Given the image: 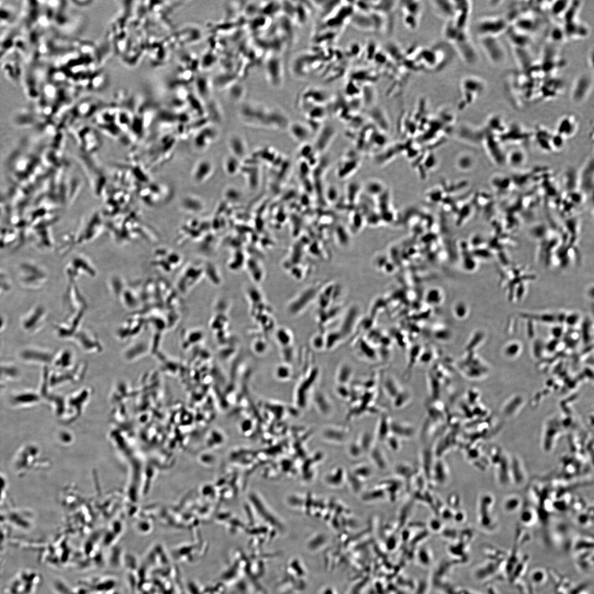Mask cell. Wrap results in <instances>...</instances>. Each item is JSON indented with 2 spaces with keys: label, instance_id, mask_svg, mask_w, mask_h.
Instances as JSON below:
<instances>
[{
  "label": "cell",
  "instance_id": "1",
  "mask_svg": "<svg viewBox=\"0 0 594 594\" xmlns=\"http://www.w3.org/2000/svg\"><path fill=\"white\" fill-rule=\"evenodd\" d=\"M495 497L490 493H485L479 503L478 522L483 529L494 531L498 526L495 511Z\"/></svg>",
  "mask_w": 594,
  "mask_h": 594
},
{
  "label": "cell",
  "instance_id": "2",
  "mask_svg": "<svg viewBox=\"0 0 594 594\" xmlns=\"http://www.w3.org/2000/svg\"><path fill=\"white\" fill-rule=\"evenodd\" d=\"M509 26L506 18L501 16L485 17L479 20L476 26V31L481 37L499 36L506 33Z\"/></svg>",
  "mask_w": 594,
  "mask_h": 594
},
{
  "label": "cell",
  "instance_id": "3",
  "mask_svg": "<svg viewBox=\"0 0 594 594\" xmlns=\"http://www.w3.org/2000/svg\"><path fill=\"white\" fill-rule=\"evenodd\" d=\"M481 44L485 53L490 63L495 65H501L506 58V52L504 45L499 37L484 36L481 37Z\"/></svg>",
  "mask_w": 594,
  "mask_h": 594
},
{
  "label": "cell",
  "instance_id": "4",
  "mask_svg": "<svg viewBox=\"0 0 594 594\" xmlns=\"http://www.w3.org/2000/svg\"><path fill=\"white\" fill-rule=\"evenodd\" d=\"M593 87V77L587 73L581 74L573 84L571 98L575 104H581L589 96Z\"/></svg>",
  "mask_w": 594,
  "mask_h": 594
},
{
  "label": "cell",
  "instance_id": "5",
  "mask_svg": "<svg viewBox=\"0 0 594 594\" xmlns=\"http://www.w3.org/2000/svg\"><path fill=\"white\" fill-rule=\"evenodd\" d=\"M506 33L509 40L515 48H526L529 46L531 38L528 34L520 31L514 27H509Z\"/></svg>",
  "mask_w": 594,
  "mask_h": 594
},
{
  "label": "cell",
  "instance_id": "6",
  "mask_svg": "<svg viewBox=\"0 0 594 594\" xmlns=\"http://www.w3.org/2000/svg\"><path fill=\"white\" fill-rule=\"evenodd\" d=\"M537 510L532 506L524 504L520 510L519 524L522 526H531L535 525L539 520Z\"/></svg>",
  "mask_w": 594,
  "mask_h": 594
},
{
  "label": "cell",
  "instance_id": "7",
  "mask_svg": "<svg viewBox=\"0 0 594 594\" xmlns=\"http://www.w3.org/2000/svg\"><path fill=\"white\" fill-rule=\"evenodd\" d=\"M331 400L324 393L318 392L314 396V403L315 407L324 416H329L332 411V405Z\"/></svg>",
  "mask_w": 594,
  "mask_h": 594
},
{
  "label": "cell",
  "instance_id": "8",
  "mask_svg": "<svg viewBox=\"0 0 594 594\" xmlns=\"http://www.w3.org/2000/svg\"><path fill=\"white\" fill-rule=\"evenodd\" d=\"M524 502L520 497L517 495H510L506 497L503 502V508L508 513H513L520 511Z\"/></svg>",
  "mask_w": 594,
  "mask_h": 594
},
{
  "label": "cell",
  "instance_id": "9",
  "mask_svg": "<svg viewBox=\"0 0 594 594\" xmlns=\"http://www.w3.org/2000/svg\"><path fill=\"white\" fill-rule=\"evenodd\" d=\"M403 389L396 379L389 377L384 381V390L388 397L393 399Z\"/></svg>",
  "mask_w": 594,
  "mask_h": 594
},
{
  "label": "cell",
  "instance_id": "10",
  "mask_svg": "<svg viewBox=\"0 0 594 594\" xmlns=\"http://www.w3.org/2000/svg\"><path fill=\"white\" fill-rule=\"evenodd\" d=\"M352 368L347 363L339 366L336 375V379L339 385H346L352 377Z\"/></svg>",
  "mask_w": 594,
  "mask_h": 594
},
{
  "label": "cell",
  "instance_id": "11",
  "mask_svg": "<svg viewBox=\"0 0 594 594\" xmlns=\"http://www.w3.org/2000/svg\"><path fill=\"white\" fill-rule=\"evenodd\" d=\"M199 163L195 169L193 176L198 183V182H203L205 179L208 178V175L212 171V166L209 162L202 161Z\"/></svg>",
  "mask_w": 594,
  "mask_h": 594
},
{
  "label": "cell",
  "instance_id": "12",
  "mask_svg": "<svg viewBox=\"0 0 594 594\" xmlns=\"http://www.w3.org/2000/svg\"><path fill=\"white\" fill-rule=\"evenodd\" d=\"M411 398V394L408 389H402L393 399V407L397 409L402 408L407 405Z\"/></svg>",
  "mask_w": 594,
  "mask_h": 594
},
{
  "label": "cell",
  "instance_id": "13",
  "mask_svg": "<svg viewBox=\"0 0 594 594\" xmlns=\"http://www.w3.org/2000/svg\"><path fill=\"white\" fill-rule=\"evenodd\" d=\"M571 2L557 1L551 3L550 8L551 13L556 17H564Z\"/></svg>",
  "mask_w": 594,
  "mask_h": 594
},
{
  "label": "cell",
  "instance_id": "14",
  "mask_svg": "<svg viewBox=\"0 0 594 594\" xmlns=\"http://www.w3.org/2000/svg\"><path fill=\"white\" fill-rule=\"evenodd\" d=\"M276 376L278 380L282 381H287L292 377V369L287 364H282V365L277 367Z\"/></svg>",
  "mask_w": 594,
  "mask_h": 594
},
{
  "label": "cell",
  "instance_id": "15",
  "mask_svg": "<svg viewBox=\"0 0 594 594\" xmlns=\"http://www.w3.org/2000/svg\"><path fill=\"white\" fill-rule=\"evenodd\" d=\"M566 37L564 30L560 27H555L550 34L551 39L555 42H561Z\"/></svg>",
  "mask_w": 594,
  "mask_h": 594
},
{
  "label": "cell",
  "instance_id": "16",
  "mask_svg": "<svg viewBox=\"0 0 594 594\" xmlns=\"http://www.w3.org/2000/svg\"><path fill=\"white\" fill-rule=\"evenodd\" d=\"M281 335L278 337L280 344L283 347H288L292 343V337L290 333L285 330H282Z\"/></svg>",
  "mask_w": 594,
  "mask_h": 594
},
{
  "label": "cell",
  "instance_id": "17",
  "mask_svg": "<svg viewBox=\"0 0 594 594\" xmlns=\"http://www.w3.org/2000/svg\"><path fill=\"white\" fill-rule=\"evenodd\" d=\"M312 347L315 350L320 351L326 349L325 339L322 337L316 336L312 341Z\"/></svg>",
  "mask_w": 594,
  "mask_h": 594
},
{
  "label": "cell",
  "instance_id": "18",
  "mask_svg": "<svg viewBox=\"0 0 594 594\" xmlns=\"http://www.w3.org/2000/svg\"><path fill=\"white\" fill-rule=\"evenodd\" d=\"M578 318H579V316H578V314H571V315H569V316L567 317V322H568L569 323L572 324H574V323L576 322V321H578Z\"/></svg>",
  "mask_w": 594,
  "mask_h": 594
},
{
  "label": "cell",
  "instance_id": "19",
  "mask_svg": "<svg viewBox=\"0 0 594 594\" xmlns=\"http://www.w3.org/2000/svg\"><path fill=\"white\" fill-rule=\"evenodd\" d=\"M593 48H592L590 52L589 53L588 60H587V62H588L587 63H589V66L591 67V68L592 69L593 68Z\"/></svg>",
  "mask_w": 594,
  "mask_h": 594
}]
</instances>
